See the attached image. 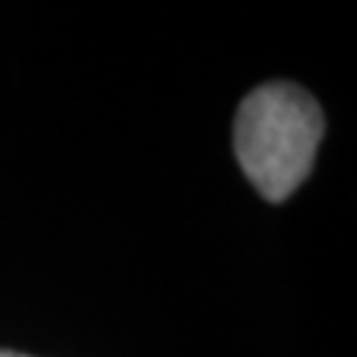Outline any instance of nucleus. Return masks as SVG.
Listing matches in <instances>:
<instances>
[{
	"label": "nucleus",
	"instance_id": "f257e3e1",
	"mask_svg": "<svg viewBox=\"0 0 357 357\" xmlns=\"http://www.w3.org/2000/svg\"><path fill=\"white\" fill-rule=\"evenodd\" d=\"M325 116L307 89L286 81L256 86L236 116V158L253 188L271 203L304 185L312 170Z\"/></svg>",
	"mask_w": 357,
	"mask_h": 357
},
{
	"label": "nucleus",
	"instance_id": "f03ea898",
	"mask_svg": "<svg viewBox=\"0 0 357 357\" xmlns=\"http://www.w3.org/2000/svg\"><path fill=\"white\" fill-rule=\"evenodd\" d=\"M0 357H27V354H18V351H6V349H0Z\"/></svg>",
	"mask_w": 357,
	"mask_h": 357
}]
</instances>
